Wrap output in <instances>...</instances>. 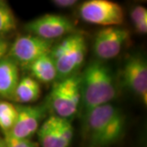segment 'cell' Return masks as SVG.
Masks as SVG:
<instances>
[{
  "instance_id": "cell-2",
  "label": "cell",
  "mask_w": 147,
  "mask_h": 147,
  "mask_svg": "<svg viewBox=\"0 0 147 147\" xmlns=\"http://www.w3.org/2000/svg\"><path fill=\"white\" fill-rule=\"evenodd\" d=\"M80 88L84 116L96 107L110 104L116 96L114 76L109 66L100 61L88 65L80 76Z\"/></svg>"
},
{
  "instance_id": "cell-20",
  "label": "cell",
  "mask_w": 147,
  "mask_h": 147,
  "mask_svg": "<svg viewBox=\"0 0 147 147\" xmlns=\"http://www.w3.org/2000/svg\"><path fill=\"white\" fill-rule=\"evenodd\" d=\"M52 3L58 7L67 8V7H71L75 4H77L78 1L77 0H53Z\"/></svg>"
},
{
  "instance_id": "cell-8",
  "label": "cell",
  "mask_w": 147,
  "mask_h": 147,
  "mask_svg": "<svg viewBox=\"0 0 147 147\" xmlns=\"http://www.w3.org/2000/svg\"><path fill=\"white\" fill-rule=\"evenodd\" d=\"M130 37L127 29L119 26L104 27L96 34L93 50L101 61L116 57Z\"/></svg>"
},
{
  "instance_id": "cell-15",
  "label": "cell",
  "mask_w": 147,
  "mask_h": 147,
  "mask_svg": "<svg viewBox=\"0 0 147 147\" xmlns=\"http://www.w3.org/2000/svg\"><path fill=\"white\" fill-rule=\"evenodd\" d=\"M17 118L16 105L13 103L1 100L0 101V129L3 134L11 131Z\"/></svg>"
},
{
  "instance_id": "cell-22",
  "label": "cell",
  "mask_w": 147,
  "mask_h": 147,
  "mask_svg": "<svg viewBox=\"0 0 147 147\" xmlns=\"http://www.w3.org/2000/svg\"><path fill=\"white\" fill-rule=\"evenodd\" d=\"M0 147H7L4 139L1 137H0Z\"/></svg>"
},
{
  "instance_id": "cell-7",
  "label": "cell",
  "mask_w": 147,
  "mask_h": 147,
  "mask_svg": "<svg viewBox=\"0 0 147 147\" xmlns=\"http://www.w3.org/2000/svg\"><path fill=\"white\" fill-rule=\"evenodd\" d=\"M26 30L30 34L42 39L53 41L74 31V25L65 16L57 14H45L26 25Z\"/></svg>"
},
{
  "instance_id": "cell-19",
  "label": "cell",
  "mask_w": 147,
  "mask_h": 147,
  "mask_svg": "<svg viewBox=\"0 0 147 147\" xmlns=\"http://www.w3.org/2000/svg\"><path fill=\"white\" fill-rule=\"evenodd\" d=\"M3 139L7 147H39L38 143L32 142L30 139L17 138L9 132L4 134Z\"/></svg>"
},
{
  "instance_id": "cell-21",
  "label": "cell",
  "mask_w": 147,
  "mask_h": 147,
  "mask_svg": "<svg viewBox=\"0 0 147 147\" xmlns=\"http://www.w3.org/2000/svg\"><path fill=\"white\" fill-rule=\"evenodd\" d=\"M10 44L7 40L3 38H0V61L7 57Z\"/></svg>"
},
{
  "instance_id": "cell-18",
  "label": "cell",
  "mask_w": 147,
  "mask_h": 147,
  "mask_svg": "<svg viewBox=\"0 0 147 147\" xmlns=\"http://www.w3.org/2000/svg\"><path fill=\"white\" fill-rule=\"evenodd\" d=\"M57 117V126L61 135V138L63 142L64 146L69 147L72 142L74 137V127L70 121L66 119Z\"/></svg>"
},
{
  "instance_id": "cell-10",
  "label": "cell",
  "mask_w": 147,
  "mask_h": 147,
  "mask_svg": "<svg viewBox=\"0 0 147 147\" xmlns=\"http://www.w3.org/2000/svg\"><path fill=\"white\" fill-rule=\"evenodd\" d=\"M122 77L125 86L147 104V62L144 57L132 56L123 69Z\"/></svg>"
},
{
  "instance_id": "cell-9",
  "label": "cell",
  "mask_w": 147,
  "mask_h": 147,
  "mask_svg": "<svg viewBox=\"0 0 147 147\" xmlns=\"http://www.w3.org/2000/svg\"><path fill=\"white\" fill-rule=\"evenodd\" d=\"M17 118L9 132L17 138L30 139L38 130L41 122L46 115L44 105H16Z\"/></svg>"
},
{
  "instance_id": "cell-13",
  "label": "cell",
  "mask_w": 147,
  "mask_h": 147,
  "mask_svg": "<svg viewBox=\"0 0 147 147\" xmlns=\"http://www.w3.org/2000/svg\"><path fill=\"white\" fill-rule=\"evenodd\" d=\"M41 94L39 83L31 76L21 78L16 86L11 100L17 103L27 104L36 101Z\"/></svg>"
},
{
  "instance_id": "cell-12",
  "label": "cell",
  "mask_w": 147,
  "mask_h": 147,
  "mask_svg": "<svg viewBox=\"0 0 147 147\" xmlns=\"http://www.w3.org/2000/svg\"><path fill=\"white\" fill-rule=\"evenodd\" d=\"M27 69L31 74V77L38 82L48 84L57 79L56 65L50 53L45 54L32 62Z\"/></svg>"
},
{
  "instance_id": "cell-17",
  "label": "cell",
  "mask_w": 147,
  "mask_h": 147,
  "mask_svg": "<svg viewBox=\"0 0 147 147\" xmlns=\"http://www.w3.org/2000/svg\"><path fill=\"white\" fill-rule=\"evenodd\" d=\"M131 18L134 27L138 33L146 34L147 32V10L145 7L136 6L131 11Z\"/></svg>"
},
{
  "instance_id": "cell-16",
  "label": "cell",
  "mask_w": 147,
  "mask_h": 147,
  "mask_svg": "<svg viewBox=\"0 0 147 147\" xmlns=\"http://www.w3.org/2000/svg\"><path fill=\"white\" fill-rule=\"evenodd\" d=\"M17 26L16 16L5 1H0V35L15 30Z\"/></svg>"
},
{
  "instance_id": "cell-1",
  "label": "cell",
  "mask_w": 147,
  "mask_h": 147,
  "mask_svg": "<svg viewBox=\"0 0 147 147\" xmlns=\"http://www.w3.org/2000/svg\"><path fill=\"white\" fill-rule=\"evenodd\" d=\"M85 137L89 147H107L123 135L126 120L118 107L111 104L95 108L84 116Z\"/></svg>"
},
{
  "instance_id": "cell-3",
  "label": "cell",
  "mask_w": 147,
  "mask_h": 147,
  "mask_svg": "<svg viewBox=\"0 0 147 147\" xmlns=\"http://www.w3.org/2000/svg\"><path fill=\"white\" fill-rule=\"evenodd\" d=\"M86 52L85 38L83 34L74 32L53 46L50 55L56 65L57 79L61 80L74 75L84 64Z\"/></svg>"
},
{
  "instance_id": "cell-5",
  "label": "cell",
  "mask_w": 147,
  "mask_h": 147,
  "mask_svg": "<svg viewBox=\"0 0 147 147\" xmlns=\"http://www.w3.org/2000/svg\"><path fill=\"white\" fill-rule=\"evenodd\" d=\"M80 17L89 24L104 27L119 26L124 21L123 9L109 0H88L79 8Z\"/></svg>"
},
{
  "instance_id": "cell-14",
  "label": "cell",
  "mask_w": 147,
  "mask_h": 147,
  "mask_svg": "<svg viewBox=\"0 0 147 147\" xmlns=\"http://www.w3.org/2000/svg\"><path fill=\"white\" fill-rule=\"evenodd\" d=\"M38 136L41 147H65L58 131L56 115L44 120L38 130Z\"/></svg>"
},
{
  "instance_id": "cell-11",
  "label": "cell",
  "mask_w": 147,
  "mask_h": 147,
  "mask_svg": "<svg viewBox=\"0 0 147 147\" xmlns=\"http://www.w3.org/2000/svg\"><path fill=\"white\" fill-rule=\"evenodd\" d=\"M19 66L6 57L0 61V97L11 100L20 81Z\"/></svg>"
},
{
  "instance_id": "cell-6",
  "label": "cell",
  "mask_w": 147,
  "mask_h": 147,
  "mask_svg": "<svg viewBox=\"0 0 147 147\" xmlns=\"http://www.w3.org/2000/svg\"><path fill=\"white\" fill-rule=\"evenodd\" d=\"M53 41L45 40L33 34L21 35L10 45L7 57L20 67L27 68L32 62L50 53Z\"/></svg>"
},
{
  "instance_id": "cell-4",
  "label": "cell",
  "mask_w": 147,
  "mask_h": 147,
  "mask_svg": "<svg viewBox=\"0 0 147 147\" xmlns=\"http://www.w3.org/2000/svg\"><path fill=\"white\" fill-rule=\"evenodd\" d=\"M49 104L56 116L69 119L81 104L80 76L72 75L54 85L49 96Z\"/></svg>"
}]
</instances>
